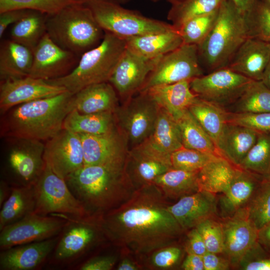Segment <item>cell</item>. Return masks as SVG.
<instances>
[{"label":"cell","instance_id":"obj_52","mask_svg":"<svg viewBox=\"0 0 270 270\" xmlns=\"http://www.w3.org/2000/svg\"><path fill=\"white\" fill-rule=\"evenodd\" d=\"M116 260V257L112 256H96L84 262L77 268L80 270H110Z\"/></svg>","mask_w":270,"mask_h":270},{"label":"cell","instance_id":"obj_58","mask_svg":"<svg viewBox=\"0 0 270 270\" xmlns=\"http://www.w3.org/2000/svg\"><path fill=\"white\" fill-rule=\"evenodd\" d=\"M12 187L4 180L0 181V207L10 194Z\"/></svg>","mask_w":270,"mask_h":270},{"label":"cell","instance_id":"obj_5","mask_svg":"<svg viewBox=\"0 0 270 270\" xmlns=\"http://www.w3.org/2000/svg\"><path fill=\"white\" fill-rule=\"evenodd\" d=\"M126 49L125 40L104 31L100 42L81 55L72 71L64 76L46 80L74 94L88 86L108 82Z\"/></svg>","mask_w":270,"mask_h":270},{"label":"cell","instance_id":"obj_27","mask_svg":"<svg viewBox=\"0 0 270 270\" xmlns=\"http://www.w3.org/2000/svg\"><path fill=\"white\" fill-rule=\"evenodd\" d=\"M118 97L109 82L92 84L74 94V109L84 114L114 112L119 106Z\"/></svg>","mask_w":270,"mask_h":270},{"label":"cell","instance_id":"obj_63","mask_svg":"<svg viewBox=\"0 0 270 270\" xmlns=\"http://www.w3.org/2000/svg\"><path fill=\"white\" fill-rule=\"evenodd\" d=\"M153 1H154V2H156V1H158V0H152ZM167 0L168 2H170V3H171V4H172L180 0Z\"/></svg>","mask_w":270,"mask_h":270},{"label":"cell","instance_id":"obj_9","mask_svg":"<svg viewBox=\"0 0 270 270\" xmlns=\"http://www.w3.org/2000/svg\"><path fill=\"white\" fill-rule=\"evenodd\" d=\"M85 4L90 8L104 32L124 40L175 28L172 24L148 18L120 4L92 2Z\"/></svg>","mask_w":270,"mask_h":270},{"label":"cell","instance_id":"obj_11","mask_svg":"<svg viewBox=\"0 0 270 270\" xmlns=\"http://www.w3.org/2000/svg\"><path fill=\"white\" fill-rule=\"evenodd\" d=\"M36 204L34 213L41 216L52 214L84 216L88 214L80 202L70 190L64 179L54 174L46 164L34 185Z\"/></svg>","mask_w":270,"mask_h":270},{"label":"cell","instance_id":"obj_31","mask_svg":"<svg viewBox=\"0 0 270 270\" xmlns=\"http://www.w3.org/2000/svg\"><path fill=\"white\" fill-rule=\"evenodd\" d=\"M117 127L114 112L84 114L76 109L68 114L63 124V129L78 134L92 135L108 133Z\"/></svg>","mask_w":270,"mask_h":270},{"label":"cell","instance_id":"obj_16","mask_svg":"<svg viewBox=\"0 0 270 270\" xmlns=\"http://www.w3.org/2000/svg\"><path fill=\"white\" fill-rule=\"evenodd\" d=\"M79 58L58 46L46 33L33 51L28 76L48 80L64 76L75 68Z\"/></svg>","mask_w":270,"mask_h":270},{"label":"cell","instance_id":"obj_24","mask_svg":"<svg viewBox=\"0 0 270 270\" xmlns=\"http://www.w3.org/2000/svg\"><path fill=\"white\" fill-rule=\"evenodd\" d=\"M270 59V43L248 36L227 68L253 80H262Z\"/></svg>","mask_w":270,"mask_h":270},{"label":"cell","instance_id":"obj_54","mask_svg":"<svg viewBox=\"0 0 270 270\" xmlns=\"http://www.w3.org/2000/svg\"><path fill=\"white\" fill-rule=\"evenodd\" d=\"M30 10H12L0 12V38L3 36L7 28L22 19Z\"/></svg>","mask_w":270,"mask_h":270},{"label":"cell","instance_id":"obj_14","mask_svg":"<svg viewBox=\"0 0 270 270\" xmlns=\"http://www.w3.org/2000/svg\"><path fill=\"white\" fill-rule=\"evenodd\" d=\"M66 222V218L56 214L49 216L30 214L0 230V249L2 250L58 236Z\"/></svg>","mask_w":270,"mask_h":270},{"label":"cell","instance_id":"obj_44","mask_svg":"<svg viewBox=\"0 0 270 270\" xmlns=\"http://www.w3.org/2000/svg\"><path fill=\"white\" fill-rule=\"evenodd\" d=\"M82 3L78 0H0V12L12 10H36L53 14L69 5Z\"/></svg>","mask_w":270,"mask_h":270},{"label":"cell","instance_id":"obj_60","mask_svg":"<svg viewBox=\"0 0 270 270\" xmlns=\"http://www.w3.org/2000/svg\"><path fill=\"white\" fill-rule=\"evenodd\" d=\"M262 81L270 88V59L264 70Z\"/></svg>","mask_w":270,"mask_h":270},{"label":"cell","instance_id":"obj_45","mask_svg":"<svg viewBox=\"0 0 270 270\" xmlns=\"http://www.w3.org/2000/svg\"><path fill=\"white\" fill-rule=\"evenodd\" d=\"M219 156L182 146L171 154L170 162L174 168L198 172L208 162Z\"/></svg>","mask_w":270,"mask_h":270},{"label":"cell","instance_id":"obj_41","mask_svg":"<svg viewBox=\"0 0 270 270\" xmlns=\"http://www.w3.org/2000/svg\"><path fill=\"white\" fill-rule=\"evenodd\" d=\"M268 177L270 174V134L258 133L257 140L238 166Z\"/></svg>","mask_w":270,"mask_h":270},{"label":"cell","instance_id":"obj_32","mask_svg":"<svg viewBox=\"0 0 270 270\" xmlns=\"http://www.w3.org/2000/svg\"><path fill=\"white\" fill-rule=\"evenodd\" d=\"M238 166L219 156L198 171L200 190L213 194L223 193L229 188Z\"/></svg>","mask_w":270,"mask_h":270},{"label":"cell","instance_id":"obj_21","mask_svg":"<svg viewBox=\"0 0 270 270\" xmlns=\"http://www.w3.org/2000/svg\"><path fill=\"white\" fill-rule=\"evenodd\" d=\"M221 224L222 254L232 266L236 267L246 252L258 242V230L249 219L246 207L232 216L222 219Z\"/></svg>","mask_w":270,"mask_h":270},{"label":"cell","instance_id":"obj_35","mask_svg":"<svg viewBox=\"0 0 270 270\" xmlns=\"http://www.w3.org/2000/svg\"><path fill=\"white\" fill-rule=\"evenodd\" d=\"M12 187L10 195L0 207V230L34 210V186Z\"/></svg>","mask_w":270,"mask_h":270},{"label":"cell","instance_id":"obj_19","mask_svg":"<svg viewBox=\"0 0 270 270\" xmlns=\"http://www.w3.org/2000/svg\"><path fill=\"white\" fill-rule=\"evenodd\" d=\"M66 91L64 87L28 76L0 81V114L18 105L54 96Z\"/></svg>","mask_w":270,"mask_h":270},{"label":"cell","instance_id":"obj_6","mask_svg":"<svg viewBox=\"0 0 270 270\" xmlns=\"http://www.w3.org/2000/svg\"><path fill=\"white\" fill-rule=\"evenodd\" d=\"M46 33L58 46L80 56L100 42L104 32L90 8L78 3L48 15Z\"/></svg>","mask_w":270,"mask_h":270},{"label":"cell","instance_id":"obj_42","mask_svg":"<svg viewBox=\"0 0 270 270\" xmlns=\"http://www.w3.org/2000/svg\"><path fill=\"white\" fill-rule=\"evenodd\" d=\"M246 208L249 219L258 230L270 222V178L264 177Z\"/></svg>","mask_w":270,"mask_h":270},{"label":"cell","instance_id":"obj_1","mask_svg":"<svg viewBox=\"0 0 270 270\" xmlns=\"http://www.w3.org/2000/svg\"><path fill=\"white\" fill-rule=\"evenodd\" d=\"M166 198L154 184L136 188L126 201L98 216L106 239L136 254L172 246L184 231L168 210Z\"/></svg>","mask_w":270,"mask_h":270},{"label":"cell","instance_id":"obj_13","mask_svg":"<svg viewBox=\"0 0 270 270\" xmlns=\"http://www.w3.org/2000/svg\"><path fill=\"white\" fill-rule=\"evenodd\" d=\"M252 80L226 67L192 79L190 86L198 97L226 108L242 95Z\"/></svg>","mask_w":270,"mask_h":270},{"label":"cell","instance_id":"obj_62","mask_svg":"<svg viewBox=\"0 0 270 270\" xmlns=\"http://www.w3.org/2000/svg\"><path fill=\"white\" fill-rule=\"evenodd\" d=\"M266 8L270 10V0H259Z\"/></svg>","mask_w":270,"mask_h":270},{"label":"cell","instance_id":"obj_61","mask_svg":"<svg viewBox=\"0 0 270 270\" xmlns=\"http://www.w3.org/2000/svg\"><path fill=\"white\" fill-rule=\"evenodd\" d=\"M78 0L84 4H86L88 2H106L116 3V4H120L122 5V4H125L130 2L131 0Z\"/></svg>","mask_w":270,"mask_h":270},{"label":"cell","instance_id":"obj_55","mask_svg":"<svg viewBox=\"0 0 270 270\" xmlns=\"http://www.w3.org/2000/svg\"><path fill=\"white\" fill-rule=\"evenodd\" d=\"M182 268L184 270H204L202 256L188 254L182 262Z\"/></svg>","mask_w":270,"mask_h":270},{"label":"cell","instance_id":"obj_22","mask_svg":"<svg viewBox=\"0 0 270 270\" xmlns=\"http://www.w3.org/2000/svg\"><path fill=\"white\" fill-rule=\"evenodd\" d=\"M58 236L1 250L0 270H34L42 267L48 260Z\"/></svg>","mask_w":270,"mask_h":270},{"label":"cell","instance_id":"obj_37","mask_svg":"<svg viewBox=\"0 0 270 270\" xmlns=\"http://www.w3.org/2000/svg\"><path fill=\"white\" fill-rule=\"evenodd\" d=\"M48 15L30 10L22 19L12 25L10 39L34 51L46 33Z\"/></svg>","mask_w":270,"mask_h":270},{"label":"cell","instance_id":"obj_8","mask_svg":"<svg viewBox=\"0 0 270 270\" xmlns=\"http://www.w3.org/2000/svg\"><path fill=\"white\" fill-rule=\"evenodd\" d=\"M3 179L11 186H33L46 166L44 158V143L36 140L4 138Z\"/></svg>","mask_w":270,"mask_h":270},{"label":"cell","instance_id":"obj_34","mask_svg":"<svg viewBox=\"0 0 270 270\" xmlns=\"http://www.w3.org/2000/svg\"><path fill=\"white\" fill-rule=\"evenodd\" d=\"M198 173L172 168L156 178L152 184L166 198L180 199L200 190Z\"/></svg>","mask_w":270,"mask_h":270},{"label":"cell","instance_id":"obj_43","mask_svg":"<svg viewBox=\"0 0 270 270\" xmlns=\"http://www.w3.org/2000/svg\"><path fill=\"white\" fill-rule=\"evenodd\" d=\"M219 8L210 13L191 18L178 29L183 44L198 46L206 37L217 18Z\"/></svg>","mask_w":270,"mask_h":270},{"label":"cell","instance_id":"obj_15","mask_svg":"<svg viewBox=\"0 0 270 270\" xmlns=\"http://www.w3.org/2000/svg\"><path fill=\"white\" fill-rule=\"evenodd\" d=\"M44 158L54 174L65 180L84 166L80 135L62 129L44 143Z\"/></svg>","mask_w":270,"mask_h":270},{"label":"cell","instance_id":"obj_33","mask_svg":"<svg viewBox=\"0 0 270 270\" xmlns=\"http://www.w3.org/2000/svg\"><path fill=\"white\" fill-rule=\"evenodd\" d=\"M146 140L156 150L167 155L183 146L176 120L160 106L154 130Z\"/></svg>","mask_w":270,"mask_h":270},{"label":"cell","instance_id":"obj_48","mask_svg":"<svg viewBox=\"0 0 270 270\" xmlns=\"http://www.w3.org/2000/svg\"><path fill=\"white\" fill-rule=\"evenodd\" d=\"M228 122L244 126L258 132L270 134V112L232 113L228 112Z\"/></svg>","mask_w":270,"mask_h":270},{"label":"cell","instance_id":"obj_30","mask_svg":"<svg viewBox=\"0 0 270 270\" xmlns=\"http://www.w3.org/2000/svg\"><path fill=\"white\" fill-rule=\"evenodd\" d=\"M33 52L12 40L2 41L0 48V80L28 76L32 63Z\"/></svg>","mask_w":270,"mask_h":270},{"label":"cell","instance_id":"obj_3","mask_svg":"<svg viewBox=\"0 0 270 270\" xmlns=\"http://www.w3.org/2000/svg\"><path fill=\"white\" fill-rule=\"evenodd\" d=\"M73 95L66 90L12 108L2 114L1 136L46 142L63 129L66 117L74 109Z\"/></svg>","mask_w":270,"mask_h":270},{"label":"cell","instance_id":"obj_39","mask_svg":"<svg viewBox=\"0 0 270 270\" xmlns=\"http://www.w3.org/2000/svg\"><path fill=\"white\" fill-rule=\"evenodd\" d=\"M224 108L232 113L270 112V88L262 80H252L242 95Z\"/></svg>","mask_w":270,"mask_h":270},{"label":"cell","instance_id":"obj_40","mask_svg":"<svg viewBox=\"0 0 270 270\" xmlns=\"http://www.w3.org/2000/svg\"><path fill=\"white\" fill-rule=\"evenodd\" d=\"M224 0H180L172 4L168 19L178 29L187 20L217 10Z\"/></svg>","mask_w":270,"mask_h":270},{"label":"cell","instance_id":"obj_64","mask_svg":"<svg viewBox=\"0 0 270 270\" xmlns=\"http://www.w3.org/2000/svg\"><path fill=\"white\" fill-rule=\"evenodd\" d=\"M266 178H270V176H268L266 177Z\"/></svg>","mask_w":270,"mask_h":270},{"label":"cell","instance_id":"obj_49","mask_svg":"<svg viewBox=\"0 0 270 270\" xmlns=\"http://www.w3.org/2000/svg\"><path fill=\"white\" fill-rule=\"evenodd\" d=\"M236 267L242 270H270V252L258 242L246 252Z\"/></svg>","mask_w":270,"mask_h":270},{"label":"cell","instance_id":"obj_23","mask_svg":"<svg viewBox=\"0 0 270 270\" xmlns=\"http://www.w3.org/2000/svg\"><path fill=\"white\" fill-rule=\"evenodd\" d=\"M168 210L184 230L196 228L204 220L213 218L218 212L216 194L200 190L180 198Z\"/></svg>","mask_w":270,"mask_h":270},{"label":"cell","instance_id":"obj_56","mask_svg":"<svg viewBox=\"0 0 270 270\" xmlns=\"http://www.w3.org/2000/svg\"><path fill=\"white\" fill-rule=\"evenodd\" d=\"M258 242L270 252V222L258 230Z\"/></svg>","mask_w":270,"mask_h":270},{"label":"cell","instance_id":"obj_4","mask_svg":"<svg viewBox=\"0 0 270 270\" xmlns=\"http://www.w3.org/2000/svg\"><path fill=\"white\" fill-rule=\"evenodd\" d=\"M248 36L245 14L231 0H224L213 27L198 46L200 62L205 74L227 67Z\"/></svg>","mask_w":270,"mask_h":270},{"label":"cell","instance_id":"obj_12","mask_svg":"<svg viewBox=\"0 0 270 270\" xmlns=\"http://www.w3.org/2000/svg\"><path fill=\"white\" fill-rule=\"evenodd\" d=\"M204 74L198 46L182 44L161 57L138 92L156 86L192 80Z\"/></svg>","mask_w":270,"mask_h":270},{"label":"cell","instance_id":"obj_59","mask_svg":"<svg viewBox=\"0 0 270 270\" xmlns=\"http://www.w3.org/2000/svg\"><path fill=\"white\" fill-rule=\"evenodd\" d=\"M138 269L139 266L128 258L122 260L117 268L118 270H137Z\"/></svg>","mask_w":270,"mask_h":270},{"label":"cell","instance_id":"obj_7","mask_svg":"<svg viewBox=\"0 0 270 270\" xmlns=\"http://www.w3.org/2000/svg\"><path fill=\"white\" fill-rule=\"evenodd\" d=\"M56 214L66 218V222L49 258L52 265L60 267L74 265L96 243L108 240L98 216Z\"/></svg>","mask_w":270,"mask_h":270},{"label":"cell","instance_id":"obj_10","mask_svg":"<svg viewBox=\"0 0 270 270\" xmlns=\"http://www.w3.org/2000/svg\"><path fill=\"white\" fill-rule=\"evenodd\" d=\"M159 109L158 105L146 92H139L115 110L117 126L126 137L129 150L150 136Z\"/></svg>","mask_w":270,"mask_h":270},{"label":"cell","instance_id":"obj_51","mask_svg":"<svg viewBox=\"0 0 270 270\" xmlns=\"http://www.w3.org/2000/svg\"><path fill=\"white\" fill-rule=\"evenodd\" d=\"M184 249L188 254L202 256L207 252L203 238L196 228L190 229L187 234Z\"/></svg>","mask_w":270,"mask_h":270},{"label":"cell","instance_id":"obj_20","mask_svg":"<svg viewBox=\"0 0 270 270\" xmlns=\"http://www.w3.org/2000/svg\"><path fill=\"white\" fill-rule=\"evenodd\" d=\"M78 134L83 148L84 166L125 163L129 148L126 137L118 127L104 134Z\"/></svg>","mask_w":270,"mask_h":270},{"label":"cell","instance_id":"obj_25","mask_svg":"<svg viewBox=\"0 0 270 270\" xmlns=\"http://www.w3.org/2000/svg\"><path fill=\"white\" fill-rule=\"evenodd\" d=\"M264 176L238 166L228 188L218 199V210L222 219L245 208Z\"/></svg>","mask_w":270,"mask_h":270},{"label":"cell","instance_id":"obj_17","mask_svg":"<svg viewBox=\"0 0 270 270\" xmlns=\"http://www.w3.org/2000/svg\"><path fill=\"white\" fill-rule=\"evenodd\" d=\"M162 56L147 58L126 48L108 81L118 96L125 101L137 94Z\"/></svg>","mask_w":270,"mask_h":270},{"label":"cell","instance_id":"obj_2","mask_svg":"<svg viewBox=\"0 0 270 270\" xmlns=\"http://www.w3.org/2000/svg\"><path fill=\"white\" fill-rule=\"evenodd\" d=\"M65 180L90 215L100 216L116 208L136 188L126 173L125 163L84 166Z\"/></svg>","mask_w":270,"mask_h":270},{"label":"cell","instance_id":"obj_29","mask_svg":"<svg viewBox=\"0 0 270 270\" xmlns=\"http://www.w3.org/2000/svg\"><path fill=\"white\" fill-rule=\"evenodd\" d=\"M125 40L127 49L138 56L147 58L162 56L183 44L182 37L176 28Z\"/></svg>","mask_w":270,"mask_h":270},{"label":"cell","instance_id":"obj_36","mask_svg":"<svg viewBox=\"0 0 270 270\" xmlns=\"http://www.w3.org/2000/svg\"><path fill=\"white\" fill-rule=\"evenodd\" d=\"M188 110L214 142L216 147L226 124L228 111L223 107L196 97Z\"/></svg>","mask_w":270,"mask_h":270},{"label":"cell","instance_id":"obj_26","mask_svg":"<svg viewBox=\"0 0 270 270\" xmlns=\"http://www.w3.org/2000/svg\"><path fill=\"white\" fill-rule=\"evenodd\" d=\"M258 133L249 128L228 122L216 148L221 156L238 166L255 144Z\"/></svg>","mask_w":270,"mask_h":270},{"label":"cell","instance_id":"obj_50","mask_svg":"<svg viewBox=\"0 0 270 270\" xmlns=\"http://www.w3.org/2000/svg\"><path fill=\"white\" fill-rule=\"evenodd\" d=\"M182 254L180 248L173 245L168 246L154 252L151 262L157 268H170L178 262Z\"/></svg>","mask_w":270,"mask_h":270},{"label":"cell","instance_id":"obj_38","mask_svg":"<svg viewBox=\"0 0 270 270\" xmlns=\"http://www.w3.org/2000/svg\"><path fill=\"white\" fill-rule=\"evenodd\" d=\"M176 120L184 147L220 156L212 139L188 109Z\"/></svg>","mask_w":270,"mask_h":270},{"label":"cell","instance_id":"obj_53","mask_svg":"<svg viewBox=\"0 0 270 270\" xmlns=\"http://www.w3.org/2000/svg\"><path fill=\"white\" fill-rule=\"evenodd\" d=\"M218 254L207 252L203 256L204 270H227L232 266L230 260Z\"/></svg>","mask_w":270,"mask_h":270},{"label":"cell","instance_id":"obj_46","mask_svg":"<svg viewBox=\"0 0 270 270\" xmlns=\"http://www.w3.org/2000/svg\"><path fill=\"white\" fill-rule=\"evenodd\" d=\"M245 16L248 36L270 43V10L257 0Z\"/></svg>","mask_w":270,"mask_h":270},{"label":"cell","instance_id":"obj_57","mask_svg":"<svg viewBox=\"0 0 270 270\" xmlns=\"http://www.w3.org/2000/svg\"><path fill=\"white\" fill-rule=\"evenodd\" d=\"M236 7L244 14L254 6L257 0H231Z\"/></svg>","mask_w":270,"mask_h":270},{"label":"cell","instance_id":"obj_18","mask_svg":"<svg viewBox=\"0 0 270 270\" xmlns=\"http://www.w3.org/2000/svg\"><path fill=\"white\" fill-rule=\"evenodd\" d=\"M172 168L170 155L158 151L146 140L129 150L125 162L126 173L136 188L152 184Z\"/></svg>","mask_w":270,"mask_h":270},{"label":"cell","instance_id":"obj_28","mask_svg":"<svg viewBox=\"0 0 270 270\" xmlns=\"http://www.w3.org/2000/svg\"><path fill=\"white\" fill-rule=\"evenodd\" d=\"M191 80L152 87L143 92L148 94L159 106L168 112L175 120L188 109L197 96L190 86Z\"/></svg>","mask_w":270,"mask_h":270},{"label":"cell","instance_id":"obj_47","mask_svg":"<svg viewBox=\"0 0 270 270\" xmlns=\"http://www.w3.org/2000/svg\"><path fill=\"white\" fill-rule=\"evenodd\" d=\"M196 228L203 238L207 252L218 254L223 252V234L221 222L210 218L202 222Z\"/></svg>","mask_w":270,"mask_h":270}]
</instances>
